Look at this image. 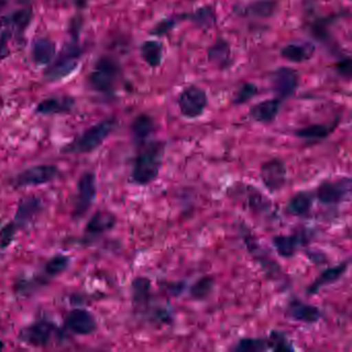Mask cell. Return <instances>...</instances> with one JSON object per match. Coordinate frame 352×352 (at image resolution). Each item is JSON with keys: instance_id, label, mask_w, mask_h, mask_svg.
<instances>
[{"instance_id": "1", "label": "cell", "mask_w": 352, "mask_h": 352, "mask_svg": "<svg viewBox=\"0 0 352 352\" xmlns=\"http://www.w3.org/2000/svg\"><path fill=\"white\" fill-rule=\"evenodd\" d=\"M164 142H150L144 146L133 162L131 180L135 184L146 186L157 179L164 164Z\"/></svg>"}, {"instance_id": "2", "label": "cell", "mask_w": 352, "mask_h": 352, "mask_svg": "<svg viewBox=\"0 0 352 352\" xmlns=\"http://www.w3.org/2000/svg\"><path fill=\"white\" fill-rule=\"evenodd\" d=\"M116 125V119H106V120L90 127L85 133H82L79 138H77L75 141L65 146L63 151L69 154L90 153V152L98 149L104 143V140L113 133Z\"/></svg>"}, {"instance_id": "3", "label": "cell", "mask_w": 352, "mask_h": 352, "mask_svg": "<svg viewBox=\"0 0 352 352\" xmlns=\"http://www.w3.org/2000/svg\"><path fill=\"white\" fill-rule=\"evenodd\" d=\"M82 50L77 43L65 45L56 60L47 69L45 77L49 81H59L71 75L79 65Z\"/></svg>"}, {"instance_id": "4", "label": "cell", "mask_w": 352, "mask_h": 352, "mask_svg": "<svg viewBox=\"0 0 352 352\" xmlns=\"http://www.w3.org/2000/svg\"><path fill=\"white\" fill-rule=\"evenodd\" d=\"M351 187L350 178L327 179L318 185L315 195L323 205H336L349 199Z\"/></svg>"}, {"instance_id": "5", "label": "cell", "mask_w": 352, "mask_h": 352, "mask_svg": "<svg viewBox=\"0 0 352 352\" xmlns=\"http://www.w3.org/2000/svg\"><path fill=\"white\" fill-rule=\"evenodd\" d=\"M118 75L119 65L116 60L111 57H102L90 74L89 82L96 91L109 94L112 91Z\"/></svg>"}, {"instance_id": "6", "label": "cell", "mask_w": 352, "mask_h": 352, "mask_svg": "<svg viewBox=\"0 0 352 352\" xmlns=\"http://www.w3.org/2000/svg\"><path fill=\"white\" fill-rule=\"evenodd\" d=\"M261 179L263 186L271 193L279 192L287 180V168L280 158H272L261 166Z\"/></svg>"}, {"instance_id": "7", "label": "cell", "mask_w": 352, "mask_h": 352, "mask_svg": "<svg viewBox=\"0 0 352 352\" xmlns=\"http://www.w3.org/2000/svg\"><path fill=\"white\" fill-rule=\"evenodd\" d=\"M179 108L185 118L195 119L205 112L208 106L206 92L197 86H190L183 90L179 96Z\"/></svg>"}, {"instance_id": "8", "label": "cell", "mask_w": 352, "mask_h": 352, "mask_svg": "<svg viewBox=\"0 0 352 352\" xmlns=\"http://www.w3.org/2000/svg\"><path fill=\"white\" fill-rule=\"evenodd\" d=\"M96 197V177L94 172H85L78 182L75 216L82 217L87 213Z\"/></svg>"}, {"instance_id": "9", "label": "cell", "mask_w": 352, "mask_h": 352, "mask_svg": "<svg viewBox=\"0 0 352 352\" xmlns=\"http://www.w3.org/2000/svg\"><path fill=\"white\" fill-rule=\"evenodd\" d=\"M58 174V168L53 164H40V166H32L18 175L16 178V186L28 187L46 184L55 180Z\"/></svg>"}, {"instance_id": "10", "label": "cell", "mask_w": 352, "mask_h": 352, "mask_svg": "<svg viewBox=\"0 0 352 352\" xmlns=\"http://www.w3.org/2000/svg\"><path fill=\"white\" fill-rule=\"evenodd\" d=\"M310 234L306 230H298L290 234H278L273 238V246L278 254L283 258H290L300 248L308 244Z\"/></svg>"}, {"instance_id": "11", "label": "cell", "mask_w": 352, "mask_h": 352, "mask_svg": "<svg viewBox=\"0 0 352 352\" xmlns=\"http://www.w3.org/2000/svg\"><path fill=\"white\" fill-rule=\"evenodd\" d=\"M55 335V327L48 321H38L34 324L24 327L19 333V339L28 345L42 347L48 345Z\"/></svg>"}, {"instance_id": "12", "label": "cell", "mask_w": 352, "mask_h": 352, "mask_svg": "<svg viewBox=\"0 0 352 352\" xmlns=\"http://www.w3.org/2000/svg\"><path fill=\"white\" fill-rule=\"evenodd\" d=\"M67 329L77 335L87 336L98 329L96 317L89 311L84 309H74L67 314L65 319Z\"/></svg>"}, {"instance_id": "13", "label": "cell", "mask_w": 352, "mask_h": 352, "mask_svg": "<svg viewBox=\"0 0 352 352\" xmlns=\"http://www.w3.org/2000/svg\"><path fill=\"white\" fill-rule=\"evenodd\" d=\"M272 82L274 90L280 98H289L298 88V75L294 69L281 67L275 72Z\"/></svg>"}, {"instance_id": "14", "label": "cell", "mask_w": 352, "mask_h": 352, "mask_svg": "<svg viewBox=\"0 0 352 352\" xmlns=\"http://www.w3.org/2000/svg\"><path fill=\"white\" fill-rule=\"evenodd\" d=\"M286 315L292 320L311 324L319 321L321 311L313 305L306 304L298 298H292L286 308Z\"/></svg>"}, {"instance_id": "15", "label": "cell", "mask_w": 352, "mask_h": 352, "mask_svg": "<svg viewBox=\"0 0 352 352\" xmlns=\"http://www.w3.org/2000/svg\"><path fill=\"white\" fill-rule=\"evenodd\" d=\"M349 263V259H347V261H342L339 265L327 267L322 273L319 274V276H317L316 279L310 284L307 290L309 296L316 294L324 286L331 285V284L339 281L343 277L344 274L347 272Z\"/></svg>"}, {"instance_id": "16", "label": "cell", "mask_w": 352, "mask_h": 352, "mask_svg": "<svg viewBox=\"0 0 352 352\" xmlns=\"http://www.w3.org/2000/svg\"><path fill=\"white\" fill-rule=\"evenodd\" d=\"M280 109H281V100L278 98L263 100L250 109L249 116L255 122L267 124V123L273 122L277 118Z\"/></svg>"}, {"instance_id": "17", "label": "cell", "mask_w": 352, "mask_h": 352, "mask_svg": "<svg viewBox=\"0 0 352 352\" xmlns=\"http://www.w3.org/2000/svg\"><path fill=\"white\" fill-rule=\"evenodd\" d=\"M116 224V217L109 211H98L92 216L86 226L85 234L88 238H96L112 230Z\"/></svg>"}, {"instance_id": "18", "label": "cell", "mask_w": 352, "mask_h": 352, "mask_svg": "<svg viewBox=\"0 0 352 352\" xmlns=\"http://www.w3.org/2000/svg\"><path fill=\"white\" fill-rule=\"evenodd\" d=\"M75 100L69 96H54L43 100L36 107V113L42 115L63 114L74 108Z\"/></svg>"}, {"instance_id": "19", "label": "cell", "mask_w": 352, "mask_h": 352, "mask_svg": "<svg viewBox=\"0 0 352 352\" xmlns=\"http://www.w3.org/2000/svg\"><path fill=\"white\" fill-rule=\"evenodd\" d=\"M56 54V47L52 41L41 38L34 41L32 55L36 65H48L52 63Z\"/></svg>"}, {"instance_id": "20", "label": "cell", "mask_w": 352, "mask_h": 352, "mask_svg": "<svg viewBox=\"0 0 352 352\" xmlns=\"http://www.w3.org/2000/svg\"><path fill=\"white\" fill-rule=\"evenodd\" d=\"M42 209V201L36 197H28L22 199L18 206L17 213L15 216L16 223L19 226H26L34 219V216Z\"/></svg>"}, {"instance_id": "21", "label": "cell", "mask_w": 352, "mask_h": 352, "mask_svg": "<svg viewBox=\"0 0 352 352\" xmlns=\"http://www.w3.org/2000/svg\"><path fill=\"white\" fill-rule=\"evenodd\" d=\"M314 54V47L310 44H289L282 48L281 55L290 63H304L310 60Z\"/></svg>"}, {"instance_id": "22", "label": "cell", "mask_w": 352, "mask_h": 352, "mask_svg": "<svg viewBox=\"0 0 352 352\" xmlns=\"http://www.w3.org/2000/svg\"><path fill=\"white\" fill-rule=\"evenodd\" d=\"M312 204V193L309 191H298L289 199L286 210L292 215L302 217L310 212Z\"/></svg>"}, {"instance_id": "23", "label": "cell", "mask_w": 352, "mask_h": 352, "mask_svg": "<svg viewBox=\"0 0 352 352\" xmlns=\"http://www.w3.org/2000/svg\"><path fill=\"white\" fill-rule=\"evenodd\" d=\"M336 126H337L336 122L331 124H313L298 129L296 131V135L300 139L311 140V141L327 139L335 131Z\"/></svg>"}, {"instance_id": "24", "label": "cell", "mask_w": 352, "mask_h": 352, "mask_svg": "<svg viewBox=\"0 0 352 352\" xmlns=\"http://www.w3.org/2000/svg\"><path fill=\"white\" fill-rule=\"evenodd\" d=\"M215 287V279L212 276L199 278L190 287L189 294L195 300H204L209 298Z\"/></svg>"}, {"instance_id": "25", "label": "cell", "mask_w": 352, "mask_h": 352, "mask_svg": "<svg viewBox=\"0 0 352 352\" xmlns=\"http://www.w3.org/2000/svg\"><path fill=\"white\" fill-rule=\"evenodd\" d=\"M154 129V121L152 117L147 114L139 115L137 118L133 120L131 125V131H133V137L138 142H144Z\"/></svg>"}, {"instance_id": "26", "label": "cell", "mask_w": 352, "mask_h": 352, "mask_svg": "<svg viewBox=\"0 0 352 352\" xmlns=\"http://www.w3.org/2000/svg\"><path fill=\"white\" fill-rule=\"evenodd\" d=\"M151 282L147 277H137L133 282V302L138 306H145L150 298Z\"/></svg>"}, {"instance_id": "27", "label": "cell", "mask_w": 352, "mask_h": 352, "mask_svg": "<svg viewBox=\"0 0 352 352\" xmlns=\"http://www.w3.org/2000/svg\"><path fill=\"white\" fill-rule=\"evenodd\" d=\"M141 54L150 67H160L162 59V46L155 41H148L141 47Z\"/></svg>"}, {"instance_id": "28", "label": "cell", "mask_w": 352, "mask_h": 352, "mask_svg": "<svg viewBox=\"0 0 352 352\" xmlns=\"http://www.w3.org/2000/svg\"><path fill=\"white\" fill-rule=\"evenodd\" d=\"M32 19V12L30 9L20 10L3 20L6 25L17 32H22L30 25Z\"/></svg>"}, {"instance_id": "29", "label": "cell", "mask_w": 352, "mask_h": 352, "mask_svg": "<svg viewBox=\"0 0 352 352\" xmlns=\"http://www.w3.org/2000/svg\"><path fill=\"white\" fill-rule=\"evenodd\" d=\"M232 350L236 352L265 351L269 350V345H267V340L263 338H243L232 348Z\"/></svg>"}, {"instance_id": "30", "label": "cell", "mask_w": 352, "mask_h": 352, "mask_svg": "<svg viewBox=\"0 0 352 352\" xmlns=\"http://www.w3.org/2000/svg\"><path fill=\"white\" fill-rule=\"evenodd\" d=\"M267 340L269 349L273 351H292L294 350V346L290 343L289 339L283 331L274 329L271 331V335Z\"/></svg>"}, {"instance_id": "31", "label": "cell", "mask_w": 352, "mask_h": 352, "mask_svg": "<svg viewBox=\"0 0 352 352\" xmlns=\"http://www.w3.org/2000/svg\"><path fill=\"white\" fill-rule=\"evenodd\" d=\"M276 3L271 0H258L249 6L247 12L257 17H271L276 11Z\"/></svg>"}, {"instance_id": "32", "label": "cell", "mask_w": 352, "mask_h": 352, "mask_svg": "<svg viewBox=\"0 0 352 352\" xmlns=\"http://www.w3.org/2000/svg\"><path fill=\"white\" fill-rule=\"evenodd\" d=\"M69 257L65 256V255H56V256L52 257L47 263L46 267H45V272L50 277H55V276L63 274L69 267Z\"/></svg>"}, {"instance_id": "33", "label": "cell", "mask_w": 352, "mask_h": 352, "mask_svg": "<svg viewBox=\"0 0 352 352\" xmlns=\"http://www.w3.org/2000/svg\"><path fill=\"white\" fill-rule=\"evenodd\" d=\"M230 56V48L226 42H218L209 51V57L214 61H228Z\"/></svg>"}, {"instance_id": "34", "label": "cell", "mask_w": 352, "mask_h": 352, "mask_svg": "<svg viewBox=\"0 0 352 352\" xmlns=\"http://www.w3.org/2000/svg\"><path fill=\"white\" fill-rule=\"evenodd\" d=\"M257 94V88L254 84L247 83L241 87L236 94V98H234V102L236 104H244V102H248L251 98H254Z\"/></svg>"}, {"instance_id": "35", "label": "cell", "mask_w": 352, "mask_h": 352, "mask_svg": "<svg viewBox=\"0 0 352 352\" xmlns=\"http://www.w3.org/2000/svg\"><path fill=\"white\" fill-rule=\"evenodd\" d=\"M16 228H17V226H15V223L11 222L1 230V232H0V247L6 248L11 244L14 236H15Z\"/></svg>"}, {"instance_id": "36", "label": "cell", "mask_w": 352, "mask_h": 352, "mask_svg": "<svg viewBox=\"0 0 352 352\" xmlns=\"http://www.w3.org/2000/svg\"><path fill=\"white\" fill-rule=\"evenodd\" d=\"M9 36V34H7V32L0 34V60H3L9 55L10 50L9 47H8Z\"/></svg>"}, {"instance_id": "37", "label": "cell", "mask_w": 352, "mask_h": 352, "mask_svg": "<svg viewBox=\"0 0 352 352\" xmlns=\"http://www.w3.org/2000/svg\"><path fill=\"white\" fill-rule=\"evenodd\" d=\"M338 71L341 75L349 77L351 75V60H350V58L344 59L342 63H340L338 65Z\"/></svg>"}, {"instance_id": "38", "label": "cell", "mask_w": 352, "mask_h": 352, "mask_svg": "<svg viewBox=\"0 0 352 352\" xmlns=\"http://www.w3.org/2000/svg\"><path fill=\"white\" fill-rule=\"evenodd\" d=\"M8 0H0V11L1 10L5 9L6 6H7Z\"/></svg>"}, {"instance_id": "39", "label": "cell", "mask_w": 352, "mask_h": 352, "mask_svg": "<svg viewBox=\"0 0 352 352\" xmlns=\"http://www.w3.org/2000/svg\"><path fill=\"white\" fill-rule=\"evenodd\" d=\"M20 3H23V5H26V3H30L32 0H18Z\"/></svg>"}, {"instance_id": "40", "label": "cell", "mask_w": 352, "mask_h": 352, "mask_svg": "<svg viewBox=\"0 0 352 352\" xmlns=\"http://www.w3.org/2000/svg\"><path fill=\"white\" fill-rule=\"evenodd\" d=\"M84 0H78V3H81L83 5Z\"/></svg>"}]
</instances>
